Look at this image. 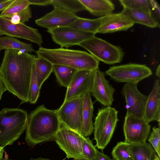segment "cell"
I'll list each match as a JSON object with an SVG mask.
<instances>
[{
    "mask_svg": "<svg viewBox=\"0 0 160 160\" xmlns=\"http://www.w3.org/2000/svg\"><path fill=\"white\" fill-rule=\"evenodd\" d=\"M35 56L28 52L5 50L0 67V75L7 90L21 103L28 102L29 86Z\"/></svg>",
    "mask_w": 160,
    "mask_h": 160,
    "instance_id": "obj_1",
    "label": "cell"
},
{
    "mask_svg": "<svg viewBox=\"0 0 160 160\" xmlns=\"http://www.w3.org/2000/svg\"><path fill=\"white\" fill-rule=\"evenodd\" d=\"M61 126L56 110L48 109L44 105L39 106L28 116L25 141L33 147L38 144L54 140Z\"/></svg>",
    "mask_w": 160,
    "mask_h": 160,
    "instance_id": "obj_2",
    "label": "cell"
},
{
    "mask_svg": "<svg viewBox=\"0 0 160 160\" xmlns=\"http://www.w3.org/2000/svg\"><path fill=\"white\" fill-rule=\"evenodd\" d=\"M35 52L53 64L64 65L78 70H95L99 61L86 52L62 48L48 49L40 47Z\"/></svg>",
    "mask_w": 160,
    "mask_h": 160,
    "instance_id": "obj_3",
    "label": "cell"
},
{
    "mask_svg": "<svg viewBox=\"0 0 160 160\" xmlns=\"http://www.w3.org/2000/svg\"><path fill=\"white\" fill-rule=\"evenodd\" d=\"M28 116L18 108H5L0 111V147L12 145L26 129Z\"/></svg>",
    "mask_w": 160,
    "mask_h": 160,
    "instance_id": "obj_4",
    "label": "cell"
},
{
    "mask_svg": "<svg viewBox=\"0 0 160 160\" xmlns=\"http://www.w3.org/2000/svg\"><path fill=\"white\" fill-rule=\"evenodd\" d=\"M118 111L114 108H99L93 123L95 147L103 150L109 142L118 121Z\"/></svg>",
    "mask_w": 160,
    "mask_h": 160,
    "instance_id": "obj_5",
    "label": "cell"
},
{
    "mask_svg": "<svg viewBox=\"0 0 160 160\" xmlns=\"http://www.w3.org/2000/svg\"><path fill=\"white\" fill-rule=\"evenodd\" d=\"M99 61L108 64L120 62L124 53L119 47L114 45L95 36L80 43Z\"/></svg>",
    "mask_w": 160,
    "mask_h": 160,
    "instance_id": "obj_6",
    "label": "cell"
},
{
    "mask_svg": "<svg viewBox=\"0 0 160 160\" xmlns=\"http://www.w3.org/2000/svg\"><path fill=\"white\" fill-rule=\"evenodd\" d=\"M105 73L116 82L131 84H138L152 74L145 65L133 63L111 67Z\"/></svg>",
    "mask_w": 160,
    "mask_h": 160,
    "instance_id": "obj_7",
    "label": "cell"
},
{
    "mask_svg": "<svg viewBox=\"0 0 160 160\" xmlns=\"http://www.w3.org/2000/svg\"><path fill=\"white\" fill-rule=\"evenodd\" d=\"M83 137L78 132L61 125L54 140L68 158L84 159L82 148Z\"/></svg>",
    "mask_w": 160,
    "mask_h": 160,
    "instance_id": "obj_8",
    "label": "cell"
},
{
    "mask_svg": "<svg viewBox=\"0 0 160 160\" xmlns=\"http://www.w3.org/2000/svg\"><path fill=\"white\" fill-rule=\"evenodd\" d=\"M82 97L63 102L56 110L61 125L80 134L82 123Z\"/></svg>",
    "mask_w": 160,
    "mask_h": 160,
    "instance_id": "obj_9",
    "label": "cell"
},
{
    "mask_svg": "<svg viewBox=\"0 0 160 160\" xmlns=\"http://www.w3.org/2000/svg\"><path fill=\"white\" fill-rule=\"evenodd\" d=\"M150 128L149 123L143 118L126 115L123 125L124 141L132 144L146 142L150 134Z\"/></svg>",
    "mask_w": 160,
    "mask_h": 160,
    "instance_id": "obj_10",
    "label": "cell"
},
{
    "mask_svg": "<svg viewBox=\"0 0 160 160\" xmlns=\"http://www.w3.org/2000/svg\"><path fill=\"white\" fill-rule=\"evenodd\" d=\"M2 35L25 39L37 44L40 47L42 43V35L38 29L24 23L13 24L10 19L0 15V35Z\"/></svg>",
    "mask_w": 160,
    "mask_h": 160,
    "instance_id": "obj_11",
    "label": "cell"
},
{
    "mask_svg": "<svg viewBox=\"0 0 160 160\" xmlns=\"http://www.w3.org/2000/svg\"><path fill=\"white\" fill-rule=\"evenodd\" d=\"M47 32L51 35L54 42L59 45L61 48H67L78 45L81 43L94 37L95 34L69 27L48 30Z\"/></svg>",
    "mask_w": 160,
    "mask_h": 160,
    "instance_id": "obj_12",
    "label": "cell"
},
{
    "mask_svg": "<svg viewBox=\"0 0 160 160\" xmlns=\"http://www.w3.org/2000/svg\"><path fill=\"white\" fill-rule=\"evenodd\" d=\"M95 70L77 71L67 88L63 102L82 97L87 93H91Z\"/></svg>",
    "mask_w": 160,
    "mask_h": 160,
    "instance_id": "obj_13",
    "label": "cell"
},
{
    "mask_svg": "<svg viewBox=\"0 0 160 160\" xmlns=\"http://www.w3.org/2000/svg\"><path fill=\"white\" fill-rule=\"evenodd\" d=\"M137 85V84L125 83L122 87V93L126 101V115L143 118L148 96L139 91Z\"/></svg>",
    "mask_w": 160,
    "mask_h": 160,
    "instance_id": "obj_14",
    "label": "cell"
},
{
    "mask_svg": "<svg viewBox=\"0 0 160 160\" xmlns=\"http://www.w3.org/2000/svg\"><path fill=\"white\" fill-rule=\"evenodd\" d=\"M76 14L59 8L55 7L51 12L35 20L38 26L52 30L58 28L69 27L78 18Z\"/></svg>",
    "mask_w": 160,
    "mask_h": 160,
    "instance_id": "obj_15",
    "label": "cell"
},
{
    "mask_svg": "<svg viewBox=\"0 0 160 160\" xmlns=\"http://www.w3.org/2000/svg\"><path fill=\"white\" fill-rule=\"evenodd\" d=\"M115 88L106 79L104 72L96 70L91 93L96 100L103 106L111 107L114 100Z\"/></svg>",
    "mask_w": 160,
    "mask_h": 160,
    "instance_id": "obj_16",
    "label": "cell"
},
{
    "mask_svg": "<svg viewBox=\"0 0 160 160\" xmlns=\"http://www.w3.org/2000/svg\"><path fill=\"white\" fill-rule=\"evenodd\" d=\"M133 22L122 12L111 13L102 17L97 33H106L126 31L132 27Z\"/></svg>",
    "mask_w": 160,
    "mask_h": 160,
    "instance_id": "obj_17",
    "label": "cell"
},
{
    "mask_svg": "<svg viewBox=\"0 0 160 160\" xmlns=\"http://www.w3.org/2000/svg\"><path fill=\"white\" fill-rule=\"evenodd\" d=\"M143 118L148 123L157 121L160 127V81L158 79L155 80L153 88L148 96Z\"/></svg>",
    "mask_w": 160,
    "mask_h": 160,
    "instance_id": "obj_18",
    "label": "cell"
},
{
    "mask_svg": "<svg viewBox=\"0 0 160 160\" xmlns=\"http://www.w3.org/2000/svg\"><path fill=\"white\" fill-rule=\"evenodd\" d=\"M134 23L142 24L151 28L160 27V24L152 13L142 9L123 7L122 12Z\"/></svg>",
    "mask_w": 160,
    "mask_h": 160,
    "instance_id": "obj_19",
    "label": "cell"
},
{
    "mask_svg": "<svg viewBox=\"0 0 160 160\" xmlns=\"http://www.w3.org/2000/svg\"><path fill=\"white\" fill-rule=\"evenodd\" d=\"M82 100V123L80 134L83 137H86L91 135L93 131V104L90 93L84 95Z\"/></svg>",
    "mask_w": 160,
    "mask_h": 160,
    "instance_id": "obj_20",
    "label": "cell"
},
{
    "mask_svg": "<svg viewBox=\"0 0 160 160\" xmlns=\"http://www.w3.org/2000/svg\"><path fill=\"white\" fill-rule=\"evenodd\" d=\"M88 11L94 16L100 17L112 13L115 5L109 0H79Z\"/></svg>",
    "mask_w": 160,
    "mask_h": 160,
    "instance_id": "obj_21",
    "label": "cell"
},
{
    "mask_svg": "<svg viewBox=\"0 0 160 160\" xmlns=\"http://www.w3.org/2000/svg\"><path fill=\"white\" fill-rule=\"evenodd\" d=\"M2 49H12L28 52L35 51L32 44L7 36L0 37V51Z\"/></svg>",
    "mask_w": 160,
    "mask_h": 160,
    "instance_id": "obj_22",
    "label": "cell"
},
{
    "mask_svg": "<svg viewBox=\"0 0 160 160\" xmlns=\"http://www.w3.org/2000/svg\"><path fill=\"white\" fill-rule=\"evenodd\" d=\"M36 77L40 88L53 71V64L45 59L38 56L35 59Z\"/></svg>",
    "mask_w": 160,
    "mask_h": 160,
    "instance_id": "obj_23",
    "label": "cell"
},
{
    "mask_svg": "<svg viewBox=\"0 0 160 160\" xmlns=\"http://www.w3.org/2000/svg\"><path fill=\"white\" fill-rule=\"evenodd\" d=\"M53 66L57 81L61 86L67 88L78 70L63 65L53 64Z\"/></svg>",
    "mask_w": 160,
    "mask_h": 160,
    "instance_id": "obj_24",
    "label": "cell"
},
{
    "mask_svg": "<svg viewBox=\"0 0 160 160\" xmlns=\"http://www.w3.org/2000/svg\"><path fill=\"white\" fill-rule=\"evenodd\" d=\"M102 17L94 19L79 18L69 27L83 32L97 33L101 24Z\"/></svg>",
    "mask_w": 160,
    "mask_h": 160,
    "instance_id": "obj_25",
    "label": "cell"
},
{
    "mask_svg": "<svg viewBox=\"0 0 160 160\" xmlns=\"http://www.w3.org/2000/svg\"><path fill=\"white\" fill-rule=\"evenodd\" d=\"M131 149L134 160H152L155 153L151 145L146 142L132 143Z\"/></svg>",
    "mask_w": 160,
    "mask_h": 160,
    "instance_id": "obj_26",
    "label": "cell"
},
{
    "mask_svg": "<svg viewBox=\"0 0 160 160\" xmlns=\"http://www.w3.org/2000/svg\"><path fill=\"white\" fill-rule=\"evenodd\" d=\"M132 143L125 141L118 142L111 154L115 160H134L131 151Z\"/></svg>",
    "mask_w": 160,
    "mask_h": 160,
    "instance_id": "obj_27",
    "label": "cell"
},
{
    "mask_svg": "<svg viewBox=\"0 0 160 160\" xmlns=\"http://www.w3.org/2000/svg\"><path fill=\"white\" fill-rule=\"evenodd\" d=\"M51 4L54 8H59L75 14L86 10L79 0H52Z\"/></svg>",
    "mask_w": 160,
    "mask_h": 160,
    "instance_id": "obj_28",
    "label": "cell"
},
{
    "mask_svg": "<svg viewBox=\"0 0 160 160\" xmlns=\"http://www.w3.org/2000/svg\"><path fill=\"white\" fill-rule=\"evenodd\" d=\"M30 5L28 0H14L6 9L1 12L0 15L9 19L12 15L23 10Z\"/></svg>",
    "mask_w": 160,
    "mask_h": 160,
    "instance_id": "obj_29",
    "label": "cell"
},
{
    "mask_svg": "<svg viewBox=\"0 0 160 160\" xmlns=\"http://www.w3.org/2000/svg\"><path fill=\"white\" fill-rule=\"evenodd\" d=\"M40 89L37 79L35 65L33 63L29 86L28 102L31 104H34L37 102L39 96Z\"/></svg>",
    "mask_w": 160,
    "mask_h": 160,
    "instance_id": "obj_30",
    "label": "cell"
},
{
    "mask_svg": "<svg viewBox=\"0 0 160 160\" xmlns=\"http://www.w3.org/2000/svg\"><path fill=\"white\" fill-rule=\"evenodd\" d=\"M82 148L84 159L88 160H95L98 151L93 145L88 137H83Z\"/></svg>",
    "mask_w": 160,
    "mask_h": 160,
    "instance_id": "obj_31",
    "label": "cell"
},
{
    "mask_svg": "<svg viewBox=\"0 0 160 160\" xmlns=\"http://www.w3.org/2000/svg\"><path fill=\"white\" fill-rule=\"evenodd\" d=\"M123 7L142 9L151 12L148 0H120Z\"/></svg>",
    "mask_w": 160,
    "mask_h": 160,
    "instance_id": "obj_32",
    "label": "cell"
},
{
    "mask_svg": "<svg viewBox=\"0 0 160 160\" xmlns=\"http://www.w3.org/2000/svg\"><path fill=\"white\" fill-rule=\"evenodd\" d=\"M158 157L160 158V128L154 127L148 139Z\"/></svg>",
    "mask_w": 160,
    "mask_h": 160,
    "instance_id": "obj_33",
    "label": "cell"
},
{
    "mask_svg": "<svg viewBox=\"0 0 160 160\" xmlns=\"http://www.w3.org/2000/svg\"><path fill=\"white\" fill-rule=\"evenodd\" d=\"M150 8L152 13L153 12L155 14L156 19L157 22L159 23L160 16V6L157 2L154 0H148Z\"/></svg>",
    "mask_w": 160,
    "mask_h": 160,
    "instance_id": "obj_34",
    "label": "cell"
},
{
    "mask_svg": "<svg viewBox=\"0 0 160 160\" xmlns=\"http://www.w3.org/2000/svg\"><path fill=\"white\" fill-rule=\"evenodd\" d=\"M31 4L38 6H46L51 4L52 0H28Z\"/></svg>",
    "mask_w": 160,
    "mask_h": 160,
    "instance_id": "obj_35",
    "label": "cell"
},
{
    "mask_svg": "<svg viewBox=\"0 0 160 160\" xmlns=\"http://www.w3.org/2000/svg\"><path fill=\"white\" fill-rule=\"evenodd\" d=\"M14 0H2L0 2V11L4 10Z\"/></svg>",
    "mask_w": 160,
    "mask_h": 160,
    "instance_id": "obj_36",
    "label": "cell"
},
{
    "mask_svg": "<svg viewBox=\"0 0 160 160\" xmlns=\"http://www.w3.org/2000/svg\"><path fill=\"white\" fill-rule=\"evenodd\" d=\"M95 160H113L108 155L98 151Z\"/></svg>",
    "mask_w": 160,
    "mask_h": 160,
    "instance_id": "obj_37",
    "label": "cell"
},
{
    "mask_svg": "<svg viewBox=\"0 0 160 160\" xmlns=\"http://www.w3.org/2000/svg\"><path fill=\"white\" fill-rule=\"evenodd\" d=\"M7 90L0 75V102L4 92Z\"/></svg>",
    "mask_w": 160,
    "mask_h": 160,
    "instance_id": "obj_38",
    "label": "cell"
},
{
    "mask_svg": "<svg viewBox=\"0 0 160 160\" xmlns=\"http://www.w3.org/2000/svg\"><path fill=\"white\" fill-rule=\"evenodd\" d=\"M155 74L156 76L158 77L159 78H160V65H159L158 66L156 72H155Z\"/></svg>",
    "mask_w": 160,
    "mask_h": 160,
    "instance_id": "obj_39",
    "label": "cell"
},
{
    "mask_svg": "<svg viewBox=\"0 0 160 160\" xmlns=\"http://www.w3.org/2000/svg\"><path fill=\"white\" fill-rule=\"evenodd\" d=\"M65 159V158H64V159H63L62 160H64ZM30 160H51V159H48V158H35V159H34V158H32L30 159Z\"/></svg>",
    "mask_w": 160,
    "mask_h": 160,
    "instance_id": "obj_40",
    "label": "cell"
},
{
    "mask_svg": "<svg viewBox=\"0 0 160 160\" xmlns=\"http://www.w3.org/2000/svg\"><path fill=\"white\" fill-rule=\"evenodd\" d=\"M4 151V148L0 147V159L2 157Z\"/></svg>",
    "mask_w": 160,
    "mask_h": 160,
    "instance_id": "obj_41",
    "label": "cell"
},
{
    "mask_svg": "<svg viewBox=\"0 0 160 160\" xmlns=\"http://www.w3.org/2000/svg\"><path fill=\"white\" fill-rule=\"evenodd\" d=\"M160 158L155 153L152 160H160Z\"/></svg>",
    "mask_w": 160,
    "mask_h": 160,
    "instance_id": "obj_42",
    "label": "cell"
},
{
    "mask_svg": "<svg viewBox=\"0 0 160 160\" xmlns=\"http://www.w3.org/2000/svg\"><path fill=\"white\" fill-rule=\"evenodd\" d=\"M0 160H11V159H9L8 158H4L2 157L0 159Z\"/></svg>",
    "mask_w": 160,
    "mask_h": 160,
    "instance_id": "obj_43",
    "label": "cell"
},
{
    "mask_svg": "<svg viewBox=\"0 0 160 160\" xmlns=\"http://www.w3.org/2000/svg\"><path fill=\"white\" fill-rule=\"evenodd\" d=\"M73 160H88L85 159H73Z\"/></svg>",
    "mask_w": 160,
    "mask_h": 160,
    "instance_id": "obj_44",
    "label": "cell"
},
{
    "mask_svg": "<svg viewBox=\"0 0 160 160\" xmlns=\"http://www.w3.org/2000/svg\"><path fill=\"white\" fill-rule=\"evenodd\" d=\"M2 0H0V2L2 1Z\"/></svg>",
    "mask_w": 160,
    "mask_h": 160,
    "instance_id": "obj_45",
    "label": "cell"
}]
</instances>
